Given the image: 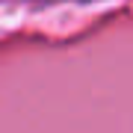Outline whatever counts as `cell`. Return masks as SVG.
Wrapping results in <instances>:
<instances>
[]
</instances>
